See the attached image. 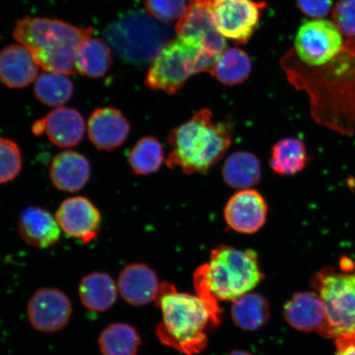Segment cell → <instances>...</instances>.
<instances>
[{
    "instance_id": "obj_16",
    "label": "cell",
    "mask_w": 355,
    "mask_h": 355,
    "mask_svg": "<svg viewBox=\"0 0 355 355\" xmlns=\"http://www.w3.org/2000/svg\"><path fill=\"white\" fill-rule=\"evenodd\" d=\"M162 283L157 273L144 263H130L118 279V291L123 300L133 306H144L157 300Z\"/></svg>"
},
{
    "instance_id": "obj_11",
    "label": "cell",
    "mask_w": 355,
    "mask_h": 355,
    "mask_svg": "<svg viewBox=\"0 0 355 355\" xmlns=\"http://www.w3.org/2000/svg\"><path fill=\"white\" fill-rule=\"evenodd\" d=\"M72 304L59 288L44 287L35 291L26 307L28 320L35 330L44 333L60 331L72 316Z\"/></svg>"
},
{
    "instance_id": "obj_1",
    "label": "cell",
    "mask_w": 355,
    "mask_h": 355,
    "mask_svg": "<svg viewBox=\"0 0 355 355\" xmlns=\"http://www.w3.org/2000/svg\"><path fill=\"white\" fill-rule=\"evenodd\" d=\"M282 65L291 85L309 95L315 122L343 135H355V37L325 64H305L291 50Z\"/></svg>"
},
{
    "instance_id": "obj_25",
    "label": "cell",
    "mask_w": 355,
    "mask_h": 355,
    "mask_svg": "<svg viewBox=\"0 0 355 355\" xmlns=\"http://www.w3.org/2000/svg\"><path fill=\"white\" fill-rule=\"evenodd\" d=\"M252 63L245 51L236 47L225 48L217 56L209 72L225 86H236L246 81L251 73Z\"/></svg>"
},
{
    "instance_id": "obj_9",
    "label": "cell",
    "mask_w": 355,
    "mask_h": 355,
    "mask_svg": "<svg viewBox=\"0 0 355 355\" xmlns=\"http://www.w3.org/2000/svg\"><path fill=\"white\" fill-rule=\"evenodd\" d=\"M343 33L334 22L322 19L304 21L297 32L295 53L309 66L325 64L344 46Z\"/></svg>"
},
{
    "instance_id": "obj_18",
    "label": "cell",
    "mask_w": 355,
    "mask_h": 355,
    "mask_svg": "<svg viewBox=\"0 0 355 355\" xmlns=\"http://www.w3.org/2000/svg\"><path fill=\"white\" fill-rule=\"evenodd\" d=\"M21 237L29 245L48 248L60 241L61 229L56 217L46 208L31 206L21 212L19 222Z\"/></svg>"
},
{
    "instance_id": "obj_10",
    "label": "cell",
    "mask_w": 355,
    "mask_h": 355,
    "mask_svg": "<svg viewBox=\"0 0 355 355\" xmlns=\"http://www.w3.org/2000/svg\"><path fill=\"white\" fill-rule=\"evenodd\" d=\"M264 2L254 0H211L210 10L217 30L239 44L250 41L259 26Z\"/></svg>"
},
{
    "instance_id": "obj_29",
    "label": "cell",
    "mask_w": 355,
    "mask_h": 355,
    "mask_svg": "<svg viewBox=\"0 0 355 355\" xmlns=\"http://www.w3.org/2000/svg\"><path fill=\"white\" fill-rule=\"evenodd\" d=\"M74 86L69 75L44 72L34 83V94L42 104L60 107L72 99Z\"/></svg>"
},
{
    "instance_id": "obj_14",
    "label": "cell",
    "mask_w": 355,
    "mask_h": 355,
    "mask_svg": "<svg viewBox=\"0 0 355 355\" xmlns=\"http://www.w3.org/2000/svg\"><path fill=\"white\" fill-rule=\"evenodd\" d=\"M87 131L89 140L97 150L112 152L125 143L131 125L121 110L101 107L93 110L89 116Z\"/></svg>"
},
{
    "instance_id": "obj_33",
    "label": "cell",
    "mask_w": 355,
    "mask_h": 355,
    "mask_svg": "<svg viewBox=\"0 0 355 355\" xmlns=\"http://www.w3.org/2000/svg\"><path fill=\"white\" fill-rule=\"evenodd\" d=\"M332 21L346 37H355V0H339L332 10Z\"/></svg>"
},
{
    "instance_id": "obj_7",
    "label": "cell",
    "mask_w": 355,
    "mask_h": 355,
    "mask_svg": "<svg viewBox=\"0 0 355 355\" xmlns=\"http://www.w3.org/2000/svg\"><path fill=\"white\" fill-rule=\"evenodd\" d=\"M325 305L327 325L324 336L355 340V263L348 257L340 269L331 266L316 274L312 281Z\"/></svg>"
},
{
    "instance_id": "obj_15",
    "label": "cell",
    "mask_w": 355,
    "mask_h": 355,
    "mask_svg": "<svg viewBox=\"0 0 355 355\" xmlns=\"http://www.w3.org/2000/svg\"><path fill=\"white\" fill-rule=\"evenodd\" d=\"M175 31L180 37L196 40L213 55L218 56L225 49V38L217 30L210 8L202 4L190 2Z\"/></svg>"
},
{
    "instance_id": "obj_17",
    "label": "cell",
    "mask_w": 355,
    "mask_h": 355,
    "mask_svg": "<svg viewBox=\"0 0 355 355\" xmlns=\"http://www.w3.org/2000/svg\"><path fill=\"white\" fill-rule=\"evenodd\" d=\"M284 317L295 329L317 331L324 336L327 319L325 305L318 294L301 292L293 296L284 307Z\"/></svg>"
},
{
    "instance_id": "obj_3",
    "label": "cell",
    "mask_w": 355,
    "mask_h": 355,
    "mask_svg": "<svg viewBox=\"0 0 355 355\" xmlns=\"http://www.w3.org/2000/svg\"><path fill=\"white\" fill-rule=\"evenodd\" d=\"M263 278L254 250L220 244L211 250L209 261L195 270L193 283L197 295L220 312L219 302L241 298Z\"/></svg>"
},
{
    "instance_id": "obj_36",
    "label": "cell",
    "mask_w": 355,
    "mask_h": 355,
    "mask_svg": "<svg viewBox=\"0 0 355 355\" xmlns=\"http://www.w3.org/2000/svg\"><path fill=\"white\" fill-rule=\"evenodd\" d=\"M46 125H44V118L38 119L33 124L32 131L35 136H42L44 133Z\"/></svg>"
},
{
    "instance_id": "obj_35",
    "label": "cell",
    "mask_w": 355,
    "mask_h": 355,
    "mask_svg": "<svg viewBox=\"0 0 355 355\" xmlns=\"http://www.w3.org/2000/svg\"><path fill=\"white\" fill-rule=\"evenodd\" d=\"M336 355H355V340L340 339L336 340Z\"/></svg>"
},
{
    "instance_id": "obj_20",
    "label": "cell",
    "mask_w": 355,
    "mask_h": 355,
    "mask_svg": "<svg viewBox=\"0 0 355 355\" xmlns=\"http://www.w3.org/2000/svg\"><path fill=\"white\" fill-rule=\"evenodd\" d=\"M39 65L22 44H12L0 51V82L12 89H21L37 80Z\"/></svg>"
},
{
    "instance_id": "obj_4",
    "label": "cell",
    "mask_w": 355,
    "mask_h": 355,
    "mask_svg": "<svg viewBox=\"0 0 355 355\" xmlns=\"http://www.w3.org/2000/svg\"><path fill=\"white\" fill-rule=\"evenodd\" d=\"M232 135L230 123L215 122L210 110H200L168 135L166 166L185 175L203 174L223 158L232 146Z\"/></svg>"
},
{
    "instance_id": "obj_8",
    "label": "cell",
    "mask_w": 355,
    "mask_h": 355,
    "mask_svg": "<svg viewBox=\"0 0 355 355\" xmlns=\"http://www.w3.org/2000/svg\"><path fill=\"white\" fill-rule=\"evenodd\" d=\"M105 37L128 63L143 65L153 61L171 41V31L143 11L124 13L105 30Z\"/></svg>"
},
{
    "instance_id": "obj_32",
    "label": "cell",
    "mask_w": 355,
    "mask_h": 355,
    "mask_svg": "<svg viewBox=\"0 0 355 355\" xmlns=\"http://www.w3.org/2000/svg\"><path fill=\"white\" fill-rule=\"evenodd\" d=\"M149 15L162 24L179 21L189 6L188 0H145Z\"/></svg>"
},
{
    "instance_id": "obj_28",
    "label": "cell",
    "mask_w": 355,
    "mask_h": 355,
    "mask_svg": "<svg viewBox=\"0 0 355 355\" xmlns=\"http://www.w3.org/2000/svg\"><path fill=\"white\" fill-rule=\"evenodd\" d=\"M232 317L235 325L243 330H259L270 318L268 301L259 294L248 293L233 301Z\"/></svg>"
},
{
    "instance_id": "obj_24",
    "label": "cell",
    "mask_w": 355,
    "mask_h": 355,
    "mask_svg": "<svg viewBox=\"0 0 355 355\" xmlns=\"http://www.w3.org/2000/svg\"><path fill=\"white\" fill-rule=\"evenodd\" d=\"M309 162L306 146L300 139L287 137L272 146L270 166L275 174L293 176L304 170Z\"/></svg>"
},
{
    "instance_id": "obj_22",
    "label": "cell",
    "mask_w": 355,
    "mask_h": 355,
    "mask_svg": "<svg viewBox=\"0 0 355 355\" xmlns=\"http://www.w3.org/2000/svg\"><path fill=\"white\" fill-rule=\"evenodd\" d=\"M83 305L92 312L108 311L116 302L118 286L109 274L94 272L84 276L78 286Z\"/></svg>"
},
{
    "instance_id": "obj_5",
    "label": "cell",
    "mask_w": 355,
    "mask_h": 355,
    "mask_svg": "<svg viewBox=\"0 0 355 355\" xmlns=\"http://www.w3.org/2000/svg\"><path fill=\"white\" fill-rule=\"evenodd\" d=\"M93 32L92 28H78L59 19L28 16L17 21L13 37L46 72L71 75L77 73L80 44Z\"/></svg>"
},
{
    "instance_id": "obj_2",
    "label": "cell",
    "mask_w": 355,
    "mask_h": 355,
    "mask_svg": "<svg viewBox=\"0 0 355 355\" xmlns=\"http://www.w3.org/2000/svg\"><path fill=\"white\" fill-rule=\"evenodd\" d=\"M155 302L162 313L155 331L159 341L186 355L202 352L207 345V331L220 323V312L197 295L178 291L170 283H162Z\"/></svg>"
},
{
    "instance_id": "obj_13",
    "label": "cell",
    "mask_w": 355,
    "mask_h": 355,
    "mask_svg": "<svg viewBox=\"0 0 355 355\" xmlns=\"http://www.w3.org/2000/svg\"><path fill=\"white\" fill-rule=\"evenodd\" d=\"M268 206L265 198L254 189L239 190L230 198L224 209L226 224L235 232H259L268 219Z\"/></svg>"
},
{
    "instance_id": "obj_6",
    "label": "cell",
    "mask_w": 355,
    "mask_h": 355,
    "mask_svg": "<svg viewBox=\"0 0 355 355\" xmlns=\"http://www.w3.org/2000/svg\"><path fill=\"white\" fill-rule=\"evenodd\" d=\"M216 58L196 40L179 35L166 43L155 58L146 85L150 90L175 94L193 75L209 72Z\"/></svg>"
},
{
    "instance_id": "obj_23",
    "label": "cell",
    "mask_w": 355,
    "mask_h": 355,
    "mask_svg": "<svg viewBox=\"0 0 355 355\" xmlns=\"http://www.w3.org/2000/svg\"><path fill=\"white\" fill-rule=\"evenodd\" d=\"M222 178L229 187L250 189L259 184L261 166L259 157L246 150H239L230 155L222 167Z\"/></svg>"
},
{
    "instance_id": "obj_27",
    "label": "cell",
    "mask_w": 355,
    "mask_h": 355,
    "mask_svg": "<svg viewBox=\"0 0 355 355\" xmlns=\"http://www.w3.org/2000/svg\"><path fill=\"white\" fill-rule=\"evenodd\" d=\"M141 344L139 331L127 323H111L101 331L98 345L102 355H137Z\"/></svg>"
},
{
    "instance_id": "obj_31",
    "label": "cell",
    "mask_w": 355,
    "mask_h": 355,
    "mask_svg": "<svg viewBox=\"0 0 355 355\" xmlns=\"http://www.w3.org/2000/svg\"><path fill=\"white\" fill-rule=\"evenodd\" d=\"M22 154L15 141L0 137V185L10 183L20 175Z\"/></svg>"
},
{
    "instance_id": "obj_19",
    "label": "cell",
    "mask_w": 355,
    "mask_h": 355,
    "mask_svg": "<svg viewBox=\"0 0 355 355\" xmlns=\"http://www.w3.org/2000/svg\"><path fill=\"white\" fill-rule=\"evenodd\" d=\"M91 164L85 155L64 150L53 158L50 178L53 185L62 192L77 193L87 184L91 178Z\"/></svg>"
},
{
    "instance_id": "obj_34",
    "label": "cell",
    "mask_w": 355,
    "mask_h": 355,
    "mask_svg": "<svg viewBox=\"0 0 355 355\" xmlns=\"http://www.w3.org/2000/svg\"><path fill=\"white\" fill-rule=\"evenodd\" d=\"M300 11L313 19H322L327 16L332 7V0H296Z\"/></svg>"
},
{
    "instance_id": "obj_37",
    "label": "cell",
    "mask_w": 355,
    "mask_h": 355,
    "mask_svg": "<svg viewBox=\"0 0 355 355\" xmlns=\"http://www.w3.org/2000/svg\"><path fill=\"white\" fill-rule=\"evenodd\" d=\"M228 355H252L250 352H244V350H234L230 352Z\"/></svg>"
},
{
    "instance_id": "obj_12",
    "label": "cell",
    "mask_w": 355,
    "mask_h": 355,
    "mask_svg": "<svg viewBox=\"0 0 355 355\" xmlns=\"http://www.w3.org/2000/svg\"><path fill=\"white\" fill-rule=\"evenodd\" d=\"M55 217L62 232L83 243L94 241L101 232V213L85 197L65 199L58 208Z\"/></svg>"
},
{
    "instance_id": "obj_21",
    "label": "cell",
    "mask_w": 355,
    "mask_h": 355,
    "mask_svg": "<svg viewBox=\"0 0 355 355\" xmlns=\"http://www.w3.org/2000/svg\"><path fill=\"white\" fill-rule=\"evenodd\" d=\"M44 121V133L58 148H73L81 143L85 135V121L76 109L60 106L49 113Z\"/></svg>"
},
{
    "instance_id": "obj_30",
    "label": "cell",
    "mask_w": 355,
    "mask_h": 355,
    "mask_svg": "<svg viewBox=\"0 0 355 355\" xmlns=\"http://www.w3.org/2000/svg\"><path fill=\"white\" fill-rule=\"evenodd\" d=\"M165 162V152L161 141L153 135L145 136L137 141L128 154V163L135 175L154 174Z\"/></svg>"
},
{
    "instance_id": "obj_26",
    "label": "cell",
    "mask_w": 355,
    "mask_h": 355,
    "mask_svg": "<svg viewBox=\"0 0 355 355\" xmlns=\"http://www.w3.org/2000/svg\"><path fill=\"white\" fill-rule=\"evenodd\" d=\"M112 62V51L108 43L91 37L83 42L78 48L77 73L91 78H99L108 72Z\"/></svg>"
}]
</instances>
